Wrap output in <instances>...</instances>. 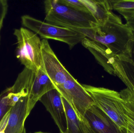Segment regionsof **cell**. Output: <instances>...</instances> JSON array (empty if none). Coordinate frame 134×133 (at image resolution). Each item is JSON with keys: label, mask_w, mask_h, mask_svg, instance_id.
<instances>
[{"label": "cell", "mask_w": 134, "mask_h": 133, "mask_svg": "<svg viewBox=\"0 0 134 133\" xmlns=\"http://www.w3.org/2000/svg\"><path fill=\"white\" fill-rule=\"evenodd\" d=\"M72 29L103 45L112 59L130 54L134 32L112 11L103 26L90 29Z\"/></svg>", "instance_id": "1"}, {"label": "cell", "mask_w": 134, "mask_h": 133, "mask_svg": "<svg viewBox=\"0 0 134 133\" xmlns=\"http://www.w3.org/2000/svg\"><path fill=\"white\" fill-rule=\"evenodd\" d=\"M44 4L45 20L49 24L71 29H90L99 26L91 13L73 10L58 0H48Z\"/></svg>", "instance_id": "2"}, {"label": "cell", "mask_w": 134, "mask_h": 133, "mask_svg": "<svg viewBox=\"0 0 134 133\" xmlns=\"http://www.w3.org/2000/svg\"><path fill=\"white\" fill-rule=\"evenodd\" d=\"M82 85L92 98L95 105L120 129L127 130L126 109L124 100L119 92L104 87Z\"/></svg>", "instance_id": "3"}, {"label": "cell", "mask_w": 134, "mask_h": 133, "mask_svg": "<svg viewBox=\"0 0 134 133\" xmlns=\"http://www.w3.org/2000/svg\"><path fill=\"white\" fill-rule=\"evenodd\" d=\"M17 40L16 56L25 68L37 72H44L42 54V41L37 34L26 28L15 29Z\"/></svg>", "instance_id": "4"}, {"label": "cell", "mask_w": 134, "mask_h": 133, "mask_svg": "<svg viewBox=\"0 0 134 133\" xmlns=\"http://www.w3.org/2000/svg\"><path fill=\"white\" fill-rule=\"evenodd\" d=\"M23 26L43 39H52L68 45L72 49L86 36L72 29L49 24L27 15L21 17Z\"/></svg>", "instance_id": "5"}, {"label": "cell", "mask_w": 134, "mask_h": 133, "mask_svg": "<svg viewBox=\"0 0 134 133\" xmlns=\"http://www.w3.org/2000/svg\"><path fill=\"white\" fill-rule=\"evenodd\" d=\"M56 89L68 101L79 118L82 121L86 111L94 104L92 98L82 85L72 76Z\"/></svg>", "instance_id": "6"}, {"label": "cell", "mask_w": 134, "mask_h": 133, "mask_svg": "<svg viewBox=\"0 0 134 133\" xmlns=\"http://www.w3.org/2000/svg\"><path fill=\"white\" fill-rule=\"evenodd\" d=\"M82 122L86 133H127L95 104L87 110Z\"/></svg>", "instance_id": "7"}, {"label": "cell", "mask_w": 134, "mask_h": 133, "mask_svg": "<svg viewBox=\"0 0 134 133\" xmlns=\"http://www.w3.org/2000/svg\"><path fill=\"white\" fill-rule=\"evenodd\" d=\"M41 41L44 71L56 88L63 85L72 75L59 60L47 40L43 39Z\"/></svg>", "instance_id": "8"}, {"label": "cell", "mask_w": 134, "mask_h": 133, "mask_svg": "<svg viewBox=\"0 0 134 133\" xmlns=\"http://www.w3.org/2000/svg\"><path fill=\"white\" fill-rule=\"evenodd\" d=\"M39 101L52 116L61 133H66V115L62 99V95L56 89L44 94Z\"/></svg>", "instance_id": "9"}, {"label": "cell", "mask_w": 134, "mask_h": 133, "mask_svg": "<svg viewBox=\"0 0 134 133\" xmlns=\"http://www.w3.org/2000/svg\"><path fill=\"white\" fill-rule=\"evenodd\" d=\"M113 75L118 77L126 85L127 88L134 93V39L128 55L115 58L111 63Z\"/></svg>", "instance_id": "10"}, {"label": "cell", "mask_w": 134, "mask_h": 133, "mask_svg": "<svg viewBox=\"0 0 134 133\" xmlns=\"http://www.w3.org/2000/svg\"><path fill=\"white\" fill-rule=\"evenodd\" d=\"M29 95L28 93L24 94L12 107L5 133H26L24 123L28 116Z\"/></svg>", "instance_id": "11"}, {"label": "cell", "mask_w": 134, "mask_h": 133, "mask_svg": "<svg viewBox=\"0 0 134 133\" xmlns=\"http://www.w3.org/2000/svg\"><path fill=\"white\" fill-rule=\"evenodd\" d=\"M55 89V85L43 70L40 69L35 72L33 86L29 95L27 116L44 94Z\"/></svg>", "instance_id": "12"}, {"label": "cell", "mask_w": 134, "mask_h": 133, "mask_svg": "<svg viewBox=\"0 0 134 133\" xmlns=\"http://www.w3.org/2000/svg\"><path fill=\"white\" fill-rule=\"evenodd\" d=\"M96 20L98 26H103L109 17L111 10L108 0H80Z\"/></svg>", "instance_id": "13"}, {"label": "cell", "mask_w": 134, "mask_h": 133, "mask_svg": "<svg viewBox=\"0 0 134 133\" xmlns=\"http://www.w3.org/2000/svg\"><path fill=\"white\" fill-rule=\"evenodd\" d=\"M66 115L67 129L66 133H86L82 122L79 118L71 105L62 96Z\"/></svg>", "instance_id": "14"}, {"label": "cell", "mask_w": 134, "mask_h": 133, "mask_svg": "<svg viewBox=\"0 0 134 133\" xmlns=\"http://www.w3.org/2000/svg\"><path fill=\"white\" fill-rule=\"evenodd\" d=\"M111 10L116 11L124 18L134 15V1L127 0H108Z\"/></svg>", "instance_id": "15"}, {"label": "cell", "mask_w": 134, "mask_h": 133, "mask_svg": "<svg viewBox=\"0 0 134 133\" xmlns=\"http://www.w3.org/2000/svg\"><path fill=\"white\" fill-rule=\"evenodd\" d=\"M11 87L3 91L0 94V122L5 114L16 103Z\"/></svg>", "instance_id": "16"}, {"label": "cell", "mask_w": 134, "mask_h": 133, "mask_svg": "<svg viewBox=\"0 0 134 133\" xmlns=\"http://www.w3.org/2000/svg\"><path fill=\"white\" fill-rule=\"evenodd\" d=\"M60 4L65 5L71 9L81 12L91 13L86 7L80 1V0H58Z\"/></svg>", "instance_id": "17"}, {"label": "cell", "mask_w": 134, "mask_h": 133, "mask_svg": "<svg viewBox=\"0 0 134 133\" xmlns=\"http://www.w3.org/2000/svg\"><path fill=\"white\" fill-rule=\"evenodd\" d=\"M8 2L6 0H0V33L3 26L4 19L7 14L8 11ZM1 41V35H0Z\"/></svg>", "instance_id": "18"}, {"label": "cell", "mask_w": 134, "mask_h": 133, "mask_svg": "<svg viewBox=\"0 0 134 133\" xmlns=\"http://www.w3.org/2000/svg\"><path fill=\"white\" fill-rule=\"evenodd\" d=\"M10 111L5 114L0 122V133H5V129L8 125L10 115Z\"/></svg>", "instance_id": "19"}, {"label": "cell", "mask_w": 134, "mask_h": 133, "mask_svg": "<svg viewBox=\"0 0 134 133\" xmlns=\"http://www.w3.org/2000/svg\"><path fill=\"white\" fill-rule=\"evenodd\" d=\"M126 24L129 28L134 32V15L126 19Z\"/></svg>", "instance_id": "20"}, {"label": "cell", "mask_w": 134, "mask_h": 133, "mask_svg": "<svg viewBox=\"0 0 134 133\" xmlns=\"http://www.w3.org/2000/svg\"><path fill=\"white\" fill-rule=\"evenodd\" d=\"M127 133H134V123H127Z\"/></svg>", "instance_id": "21"}, {"label": "cell", "mask_w": 134, "mask_h": 133, "mask_svg": "<svg viewBox=\"0 0 134 133\" xmlns=\"http://www.w3.org/2000/svg\"><path fill=\"white\" fill-rule=\"evenodd\" d=\"M35 133H49L43 132H35Z\"/></svg>", "instance_id": "22"}]
</instances>
